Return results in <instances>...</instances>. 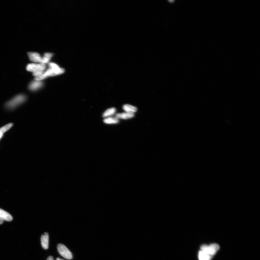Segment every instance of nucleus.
Returning <instances> with one entry per match:
<instances>
[{
  "label": "nucleus",
  "instance_id": "nucleus-1",
  "mask_svg": "<svg viewBox=\"0 0 260 260\" xmlns=\"http://www.w3.org/2000/svg\"><path fill=\"white\" fill-rule=\"evenodd\" d=\"M49 66L50 68L42 75L36 77L35 78V80L41 81L48 77L61 75L64 72L63 69L60 68L58 65L55 63H50Z\"/></svg>",
  "mask_w": 260,
  "mask_h": 260
},
{
  "label": "nucleus",
  "instance_id": "nucleus-2",
  "mask_svg": "<svg viewBox=\"0 0 260 260\" xmlns=\"http://www.w3.org/2000/svg\"><path fill=\"white\" fill-rule=\"evenodd\" d=\"M46 68V64L43 63H31L27 66V70L33 73V75L36 77L42 74Z\"/></svg>",
  "mask_w": 260,
  "mask_h": 260
},
{
  "label": "nucleus",
  "instance_id": "nucleus-3",
  "mask_svg": "<svg viewBox=\"0 0 260 260\" xmlns=\"http://www.w3.org/2000/svg\"><path fill=\"white\" fill-rule=\"evenodd\" d=\"M219 248L220 247L219 245L216 244H213L210 245H203L201 247V251L213 257L216 253Z\"/></svg>",
  "mask_w": 260,
  "mask_h": 260
},
{
  "label": "nucleus",
  "instance_id": "nucleus-4",
  "mask_svg": "<svg viewBox=\"0 0 260 260\" xmlns=\"http://www.w3.org/2000/svg\"><path fill=\"white\" fill-rule=\"evenodd\" d=\"M26 97L23 95H20L16 96L11 99L7 104V107L9 108H13L14 107L22 103L25 101Z\"/></svg>",
  "mask_w": 260,
  "mask_h": 260
},
{
  "label": "nucleus",
  "instance_id": "nucleus-5",
  "mask_svg": "<svg viewBox=\"0 0 260 260\" xmlns=\"http://www.w3.org/2000/svg\"><path fill=\"white\" fill-rule=\"evenodd\" d=\"M58 251L62 256L67 259H72L73 258V255L65 245L62 244H59L57 246Z\"/></svg>",
  "mask_w": 260,
  "mask_h": 260
},
{
  "label": "nucleus",
  "instance_id": "nucleus-6",
  "mask_svg": "<svg viewBox=\"0 0 260 260\" xmlns=\"http://www.w3.org/2000/svg\"><path fill=\"white\" fill-rule=\"evenodd\" d=\"M28 55L31 61L35 63H41L42 58L39 53L30 52L28 53Z\"/></svg>",
  "mask_w": 260,
  "mask_h": 260
},
{
  "label": "nucleus",
  "instance_id": "nucleus-7",
  "mask_svg": "<svg viewBox=\"0 0 260 260\" xmlns=\"http://www.w3.org/2000/svg\"><path fill=\"white\" fill-rule=\"evenodd\" d=\"M41 244L43 248L47 250L49 247V235L48 233L45 232L41 236Z\"/></svg>",
  "mask_w": 260,
  "mask_h": 260
},
{
  "label": "nucleus",
  "instance_id": "nucleus-8",
  "mask_svg": "<svg viewBox=\"0 0 260 260\" xmlns=\"http://www.w3.org/2000/svg\"><path fill=\"white\" fill-rule=\"evenodd\" d=\"M0 219L3 221H10L13 220V218L8 212L0 208Z\"/></svg>",
  "mask_w": 260,
  "mask_h": 260
},
{
  "label": "nucleus",
  "instance_id": "nucleus-9",
  "mask_svg": "<svg viewBox=\"0 0 260 260\" xmlns=\"http://www.w3.org/2000/svg\"><path fill=\"white\" fill-rule=\"evenodd\" d=\"M134 114L126 113V112H125V113L116 114L115 117L118 119H128L132 118L134 117Z\"/></svg>",
  "mask_w": 260,
  "mask_h": 260
},
{
  "label": "nucleus",
  "instance_id": "nucleus-10",
  "mask_svg": "<svg viewBox=\"0 0 260 260\" xmlns=\"http://www.w3.org/2000/svg\"><path fill=\"white\" fill-rule=\"evenodd\" d=\"M123 109V110L126 113H130L134 114L137 111V109L136 107L128 104L124 105Z\"/></svg>",
  "mask_w": 260,
  "mask_h": 260
},
{
  "label": "nucleus",
  "instance_id": "nucleus-11",
  "mask_svg": "<svg viewBox=\"0 0 260 260\" xmlns=\"http://www.w3.org/2000/svg\"><path fill=\"white\" fill-rule=\"evenodd\" d=\"M43 86V83L40 81H34L30 83L29 86L30 89L32 90H35L39 89L42 87Z\"/></svg>",
  "mask_w": 260,
  "mask_h": 260
},
{
  "label": "nucleus",
  "instance_id": "nucleus-12",
  "mask_svg": "<svg viewBox=\"0 0 260 260\" xmlns=\"http://www.w3.org/2000/svg\"><path fill=\"white\" fill-rule=\"evenodd\" d=\"M116 112V109L115 108H111L109 109L104 112L103 116L104 118L110 117V116H113L115 114Z\"/></svg>",
  "mask_w": 260,
  "mask_h": 260
},
{
  "label": "nucleus",
  "instance_id": "nucleus-13",
  "mask_svg": "<svg viewBox=\"0 0 260 260\" xmlns=\"http://www.w3.org/2000/svg\"><path fill=\"white\" fill-rule=\"evenodd\" d=\"M199 260H211L213 256H210L201 250L199 252Z\"/></svg>",
  "mask_w": 260,
  "mask_h": 260
},
{
  "label": "nucleus",
  "instance_id": "nucleus-14",
  "mask_svg": "<svg viewBox=\"0 0 260 260\" xmlns=\"http://www.w3.org/2000/svg\"><path fill=\"white\" fill-rule=\"evenodd\" d=\"M119 122V119L116 117H109L104 119V122L107 124H116Z\"/></svg>",
  "mask_w": 260,
  "mask_h": 260
},
{
  "label": "nucleus",
  "instance_id": "nucleus-15",
  "mask_svg": "<svg viewBox=\"0 0 260 260\" xmlns=\"http://www.w3.org/2000/svg\"><path fill=\"white\" fill-rule=\"evenodd\" d=\"M52 56V54L50 53H46L44 54L43 57L42 58L41 63L46 64L49 62L50 59Z\"/></svg>",
  "mask_w": 260,
  "mask_h": 260
},
{
  "label": "nucleus",
  "instance_id": "nucleus-16",
  "mask_svg": "<svg viewBox=\"0 0 260 260\" xmlns=\"http://www.w3.org/2000/svg\"><path fill=\"white\" fill-rule=\"evenodd\" d=\"M13 125V124L12 123H9L8 124V125L3 126V127L0 128V131L3 133L9 130Z\"/></svg>",
  "mask_w": 260,
  "mask_h": 260
},
{
  "label": "nucleus",
  "instance_id": "nucleus-17",
  "mask_svg": "<svg viewBox=\"0 0 260 260\" xmlns=\"http://www.w3.org/2000/svg\"><path fill=\"white\" fill-rule=\"evenodd\" d=\"M47 260H54V259L53 257L52 256H50L48 257Z\"/></svg>",
  "mask_w": 260,
  "mask_h": 260
},
{
  "label": "nucleus",
  "instance_id": "nucleus-18",
  "mask_svg": "<svg viewBox=\"0 0 260 260\" xmlns=\"http://www.w3.org/2000/svg\"><path fill=\"white\" fill-rule=\"evenodd\" d=\"M3 223V220H2V219H0V225H2V224Z\"/></svg>",
  "mask_w": 260,
  "mask_h": 260
},
{
  "label": "nucleus",
  "instance_id": "nucleus-19",
  "mask_svg": "<svg viewBox=\"0 0 260 260\" xmlns=\"http://www.w3.org/2000/svg\"><path fill=\"white\" fill-rule=\"evenodd\" d=\"M3 133H2L1 132V131H0V138H1L2 137V135H3Z\"/></svg>",
  "mask_w": 260,
  "mask_h": 260
},
{
  "label": "nucleus",
  "instance_id": "nucleus-20",
  "mask_svg": "<svg viewBox=\"0 0 260 260\" xmlns=\"http://www.w3.org/2000/svg\"><path fill=\"white\" fill-rule=\"evenodd\" d=\"M56 260H63L61 259H60L59 258H57L56 259Z\"/></svg>",
  "mask_w": 260,
  "mask_h": 260
}]
</instances>
